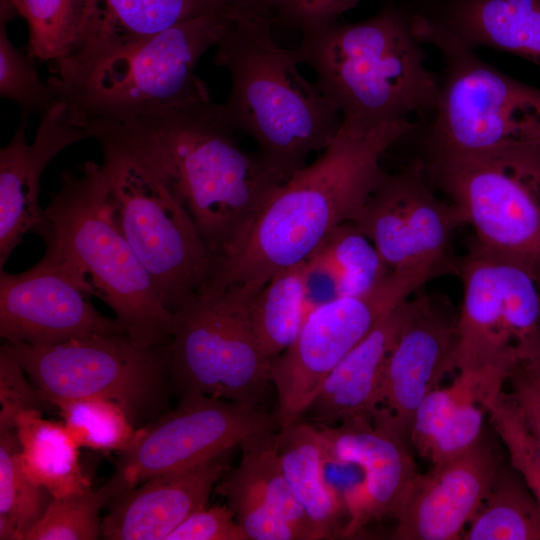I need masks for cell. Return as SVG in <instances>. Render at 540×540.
I'll return each mask as SVG.
<instances>
[{
  "label": "cell",
  "instance_id": "obj_1",
  "mask_svg": "<svg viewBox=\"0 0 540 540\" xmlns=\"http://www.w3.org/2000/svg\"><path fill=\"white\" fill-rule=\"evenodd\" d=\"M88 138L150 170L182 203L214 261L232 253L284 181L234 139L217 104L85 118Z\"/></svg>",
  "mask_w": 540,
  "mask_h": 540
},
{
  "label": "cell",
  "instance_id": "obj_32",
  "mask_svg": "<svg viewBox=\"0 0 540 540\" xmlns=\"http://www.w3.org/2000/svg\"><path fill=\"white\" fill-rule=\"evenodd\" d=\"M20 451L15 427H0L1 540H24L53 498L24 472Z\"/></svg>",
  "mask_w": 540,
  "mask_h": 540
},
{
  "label": "cell",
  "instance_id": "obj_2",
  "mask_svg": "<svg viewBox=\"0 0 540 540\" xmlns=\"http://www.w3.org/2000/svg\"><path fill=\"white\" fill-rule=\"evenodd\" d=\"M419 125L411 119L374 126L342 121L322 154L278 187L240 245L215 260L201 293L265 284L304 261L334 228L356 216L385 172L383 155Z\"/></svg>",
  "mask_w": 540,
  "mask_h": 540
},
{
  "label": "cell",
  "instance_id": "obj_13",
  "mask_svg": "<svg viewBox=\"0 0 540 540\" xmlns=\"http://www.w3.org/2000/svg\"><path fill=\"white\" fill-rule=\"evenodd\" d=\"M279 430L276 416L261 406L185 394L174 409L135 429L108 482L116 497L151 477L191 469Z\"/></svg>",
  "mask_w": 540,
  "mask_h": 540
},
{
  "label": "cell",
  "instance_id": "obj_16",
  "mask_svg": "<svg viewBox=\"0 0 540 540\" xmlns=\"http://www.w3.org/2000/svg\"><path fill=\"white\" fill-rule=\"evenodd\" d=\"M87 285L52 244L30 269L0 270V336L5 342L49 346L76 338L126 334L89 301Z\"/></svg>",
  "mask_w": 540,
  "mask_h": 540
},
{
  "label": "cell",
  "instance_id": "obj_22",
  "mask_svg": "<svg viewBox=\"0 0 540 540\" xmlns=\"http://www.w3.org/2000/svg\"><path fill=\"white\" fill-rule=\"evenodd\" d=\"M229 452L188 470L151 477L110 502L101 523L108 540H165L194 512L231 468Z\"/></svg>",
  "mask_w": 540,
  "mask_h": 540
},
{
  "label": "cell",
  "instance_id": "obj_15",
  "mask_svg": "<svg viewBox=\"0 0 540 540\" xmlns=\"http://www.w3.org/2000/svg\"><path fill=\"white\" fill-rule=\"evenodd\" d=\"M351 222L393 272L423 273L432 279L457 273L450 243L466 223L456 205L438 196L422 160L384 172Z\"/></svg>",
  "mask_w": 540,
  "mask_h": 540
},
{
  "label": "cell",
  "instance_id": "obj_45",
  "mask_svg": "<svg viewBox=\"0 0 540 540\" xmlns=\"http://www.w3.org/2000/svg\"><path fill=\"white\" fill-rule=\"evenodd\" d=\"M362 1L363 0H339V9L341 11L340 13L343 14L347 12L348 10L357 6Z\"/></svg>",
  "mask_w": 540,
  "mask_h": 540
},
{
  "label": "cell",
  "instance_id": "obj_37",
  "mask_svg": "<svg viewBox=\"0 0 540 540\" xmlns=\"http://www.w3.org/2000/svg\"><path fill=\"white\" fill-rule=\"evenodd\" d=\"M485 409L509 453L510 465L540 505V455L511 395L503 390Z\"/></svg>",
  "mask_w": 540,
  "mask_h": 540
},
{
  "label": "cell",
  "instance_id": "obj_26",
  "mask_svg": "<svg viewBox=\"0 0 540 540\" xmlns=\"http://www.w3.org/2000/svg\"><path fill=\"white\" fill-rule=\"evenodd\" d=\"M486 413L473 386L458 375L416 409L408 434L411 447L431 465L450 459L481 439Z\"/></svg>",
  "mask_w": 540,
  "mask_h": 540
},
{
  "label": "cell",
  "instance_id": "obj_24",
  "mask_svg": "<svg viewBox=\"0 0 540 540\" xmlns=\"http://www.w3.org/2000/svg\"><path fill=\"white\" fill-rule=\"evenodd\" d=\"M411 307L408 298L386 314L329 373L304 413L314 425L374 417L383 403L388 355Z\"/></svg>",
  "mask_w": 540,
  "mask_h": 540
},
{
  "label": "cell",
  "instance_id": "obj_9",
  "mask_svg": "<svg viewBox=\"0 0 540 540\" xmlns=\"http://www.w3.org/2000/svg\"><path fill=\"white\" fill-rule=\"evenodd\" d=\"M463 287L455 368L484 407L514 364L540 349V283L523 267L474 244L457 263Z\"/></svg>",
  "mask_w": 540,
  "mask_h": 540
},
{
  "label": "cell",
  "instance_id": "obj_5",
  "mask_svg": "<svg viewBox=\"0 0 540 540\" xmlns=\"http://www.w3.org/2000/svg\"><path fill=\"white\" fill-rule=\"evenodd\" d=\"M44 213L50 223L44 243L58 250L90 296L112 309L126 335L143 346L170 342L176 314L116 223L102 165L86 161L64 170Z\"/></svg>",
  "mask_w": 540,
  "mask_h": 540
},
{
  "label": "cell",
  "instance_id": "obj_6",
  "mask_svg": "<svg viewBox=\"0 0 540 540\" xmlns=\"http://www.w3.org/2000/svg\"><path fill=\"white\" fill-rule=\"evenodd\" d=\"M235 11L183 21L106 57L68 81L48 79L56 100L83 118L116 119L210 102L196 66L229 29Z\"/></svg>",
  "mask_w": 540,
  "mask_h": 540
},
{
  "label": "cell",
  "instance_id": "obj_38",
  "mask_svg": "<svg viewBox=\"0 0 540 540\" xmlns=\"http://www.w3.org/2000/svg\"><path fill=\"white\" fill-rule=\"evenodd\" d=\"M28 378L21 365L1 347L0 427H15V419L22 411H40L49 405Z\"/></svg>",
  "mask_w": 540,
  "mask_h": 540
},
{
  "label": "cell",
  "instance_id": "obj_44",
  "mask_svg": "<svg viewBox=\"0 0 540 540\" xmlns=\"http://www.w3.org/2000/svg\"><path fill=\"white\" fill-rule=\"evenodd\" d=\"M521 360L526 361L540 376V349L530 353Z\"/></svg>",
  "mask_w": 540,
  "mask_h": 540
},
{
  "label": "cell",
  "instance_id": "obj_23",
  "mask_svg": "<svg viewBox=\"0 0 540 540\" xmlns=\"http://www.w3.org/2000/svg\"><path fill=\"white\" fill-rule=\"evenodd\" d=\"M226 9L221 0H92L80 39L67 60L54 68L55 77L71 80L120 49Z\"/></svg>",
  "mask_w": 540,
  "mask_h": 540
},
{
  "label": "cell",
  "instance_id": "obj_8",
  "mask_svg": "<svg viewBox=\"0 0 540 540\" xmlns=\"http://www.w3.org/2000/svg\"><path fill=\"white\" fill-rule=\"evenodd\" d=\"M438 191L458 207L473 244L540 283V145L422 160Z\"/></svg>",
  "mask_w": 540,
  "mask_h": 540
},
{
  "label": "cell",
  "instance_id": "obj_7",
  "mask_svg": "<svg viewBox=\"0 0 540 540\" xmlns=\"http://www.w3.org/2000/svg\"><path fill=\"white\" fill-rule=\"evenodd\" d=\"M415 32L442 58L438 104L423 135L425 156L540 145V88L481 59L447 29L412 9Z\"/></svg>",
  "mask_w": 540,
  "mask_h": 540
},
{
  "label": "cell",
  "instance_id": "obj_28",
  "mask_svg": "<svg viewBox=\"0 0 540 540\" xmlns=\"http://www.w3.org/2000/svg\"><path fill=\"white\" fill-rule=\"evenodd\" d=\"M14 426L21 445L20 464L31 480L55 498L91 487L79 464L80 447L64 423L44 419L39 410H25Z\"/></svg>",
  "mask_w": 540,
  "mask_h": 540
},
{
  "label": "cell",
  "instance_id": "obj_42",
  "mask_svg": "<svg viewBox=\"0 0 540 540\" xmlns=\"http://www.w3.org/2000/svg\"><path fill=\"white\" fill-rule=\"evenodd\" d=\"M229 9L262 15H272L274 0H221Z\"/></svg>",
  "mask_w": 540,
  "mask_h": 540
},
{
  "label": "cell",
  "instance_id": "obj_27",
  "mask_svg": "<svg viewBox=\"0 0 540 540\" xmlns=\"http://www.w3.org/2000/svg\"><path fill=\"white\" fill-rule=\"evenodd\" d=\"M321 452L316 425L299 421L279 431L278 453L284 476L319 539H332L344 536L341 521L346 518L349 523V518L324 481Z\"/></svg>",
  "mask_w": 540,
  "mask_h": 540
},
{
  "label": "cell",
  "instance_id": "obj_20",
  "mask_svg": "<svg viewBox=\"0 0 540 540\" xmlns=\"http://www.w3.org/2000/svg\"><path fill=\"white\" fill-rule=\"evenodd\" d=\"M279 432L241 446L236 468L216 484L249 540L319 539L287 482L278 453Z\"/></svg>",
  "mask_w": 540,
  "mask_h": 540
},
{
  "label": "cell",
  "instance_id": "obj_19",
  "mask_svg": "<svg viewBox=\"0 0 540 540\" xmlns=\"http://www.w3.org/2000/svg\"><path fill=\"white\" fill-rule=\"evenodd\" d=\"M386 361L382 407L405 434L423 399L455 370L457 317L445 299L420 293Z\"/></svg>",
  "mask_w": 540,
  "mask_h": 540
},
{
  "label": "cell",
  "instance_id": "obj_34",
  "mask_svg": "<svg viewBox=\"0 0 540 540\" xmlns=\"http://www.w3.org/2000/svg\"><path fill=\"white\" fill-rule=\"evenodd\" d=\"M115 493L107 481L66 497H53L24 540H95L101 537L99 512Z\"/></svg>",
  "mask_w": 540,
  "mask_h": 540
},
{
  "label": "cell",
  "instance_id": "obj_36",
  "mask_svg": "<svg viewBox=\"0 0 540 540\" xmlns=\"http://www.w3.org/2000/svg\"><path fill=\"white\" fill-rule=\"evenodd\" d=\"M6 24L0 21V95L22 112L42 115L57 101L54 92L48 82L41 81L34 59L11 43Z\"/></svg>",
  "mask_w": 540,
  "mask_h": 540
},
{
  "label": "cell",
  "instance_id": "obj_29",
  "mask_svg": "<svg viewBox=\"0 0 540 540\" xmlns=\"http://www.w3.org/2000/svg\"><path fill=\"white\" fill-rule=\"evenodd\" d=\"M461 538L540 540V505L511 465L500 464L484 502Z\"/></svg>",
  "mask_w": 540,
  "mask_h": 540
},
{
  "label": "cell",
  "instance_id": "obj_12",
  "mask_svg": "<svg viewBox=\"0 0 540 540\" xmlns=\"http://www.w3.org/2000/svg\"><path fill=\"white\" fill-rule=\"evenodd\" d=\"M100 147L116 223L163 304L176 314L200 295L214 256L165 183L121 150Z\"/></svg>",
  "mask_w": 540,
  "mask_h": 540
},
{
  "label": "cell",
  "instance_id": "obj_30",
  "mask_svg": "<svg viewBox=\"0 0 540 540\" xmlns=\"http://www.w3.org/2000/svg\"><path fill=\"white\" fill-rule=\"evenodd\" d=\"M305 261L275 273L257 292L251 320L258 342L272 359L296 339L308 313Z\"/></svg>",
  "mask_w": 540,
  "mask_h": 540
},
{
  "label": "cell",
  "instance_id": "obj_3",
  "mask_svg": "<svg viewBox=\"0 0 540 540\" xmlns=\"http://www.w3.org/2000/svg\"><path fill=\"white\" fill-rule=\"evenodd\" d=\"M215 47V63L231 81L219 105L223 118L255 141L257 154L285 182L331 142L340 111L300 72L294 49L275 40L272 15L235 11Z\"/></svg>",
  "mask_w": 540,
  "mask_h": 540
},
{
  "label": "cell",
  "instance_id": "obj_18",
  "mask_svg": "<svg viewBox=\"0 0 540 540\" xmlns=\"http://www.w3.org/2000/svg\"><path fill=\"white\" fill-rule=\"evenodd\" d=\"M501 460L483 435L464 452L418 475L396 516L392 538L454 540L484 502Z\"/></svg>",
  "mask_w": 540,
  "mask_h": 540
},
{
  "label": "cell",
  "instance_id": "obj_25",
  "mask_svg": "<svg viewBox=\"0 0 540 540\" xmlns=\"http://www.w3.org/2000/svg\"><path fill=\"white\" fill-rule=\"evenodd\" d=\"M412 9L473 49L499 50L540 67V0H422Z\"/></svg>",
  "mask_w": 540,
  "mask_h": 540
},
{
  "label": "cell",
  "instance_id": "obj_40",
  "mask_svg": "<svg viewBox=\"0 0 540 540\" xmlns=\"http://www.w3.org/2000/svg\"><path fill=\"white\" fill-rule=\"evenodd\" d=\"M506 383L540 455V376L520 360L511 368Z\"/></svg>",
  "mask_w": 540,
  "mask_h": 540
},
{
  "label": "cell",
  "instance_id": "obj_11",
  "mask_svg": "<svg viewBox=\"0 0 540 540\" xmlns=\"http://www.w3.org/2000/svg\"><path fill=\"white\" fill-rule=\"evenodd\" d=\"M264 284L247 282L200 294L176 313L170 340V380L179 397L201 394L260 406L273 359L252 320L253 298Z\"/></svg>",
  "mask_w": 540,
  "mask_h": 540
},
{
  "label": "cell",
  "instance_id": "obj_21",
  "mask_svg": "<svg viewBox=\"0 0 540 540\" xmlns=\"http://www.w3.org/2000/svg\"><path fill=\"white\" fill-rule=\"evenodd\" d=\"M317 427L330 452L364 472L373 521L395 519L419 473L408 436L390 412L381 406L372 419L351 418Z\"/></svg>",
  "mask_w": 540,
  "mask_h": 540
},
{
  "label": "cell",
  "instance_id": "obj_41",
  "mask_svg": "<svg viewBox=\"0 0 540 540\" xmlns=\"http://www.w3.org/2000/svg\"><path fill=\"white\" fill-rule=\"evenodd\" d=\"M273 11L302 34L335 23L341 16L339 0H274Z\"/></svg>",
  "mask_w": 540,
  "mask_h": 540
},
{
  "label": "cell",
  "instance_id": "obj_35",
  "mask_svg": "<svg viewBox=\"0 0 540 540\" xmlns=\"http://www.w3.org/2000/svg\"><path fill=\"white\" fill-rule=\"evenodd\" d=\"M54 407L79 447L120 452L135 432L122 406L111 400L60 401Z\"/></svg>",
  "mask_w": 540,
  "mask_h": 540
},
{
  "label": "cell",
  "instance_id": "obj_31",
  "mask_svg": "<svg viewBox=\"0 0 540 540\" xmlns=\"http://www.w3.org/2000/svg\"><path fill=\"white\" fill-rule=\"evenodd\" d=\"M310 255L330 271L341 298L369 293L393 272L370 239L351 221L334 228Z\"/></svg>",
  "mask_w": 540,
  "mask_h": 540
},
{
  "label": "cell",
  "instance_id": "obj_17",
  "mask_svg": "<svg viewBox=\"0 0 540 540\" xmlns=\"http://www.w3.org/2000/svg\"><path fill=\"white\" fill-rule=\"evenodd\" d=\"M28 116L22 112L14 135L0 150V270L26 233L43 238L49 232L39 205L41 175L61 151L88 138L81 116L63 100L41 115L31 144L26 140Z\"/></svg>",
  "mask_w": 540,
  "mask_h": 540
},
{
  "label": "cell",
  "instance_id": "obj_43",
  "mask_svg": "<svg viewBox=\"0 0 540 540\" xmlns=\"http://www.w3.org/2000/svg\"><path fill=\"white\" fill-rule=\"evenodd\" d=\"M21 12V0H0V21L7 23Z\"/></svg>",
  "mask_w": 540,
  "mask_h": 540
},
{
  "label": "cell",
  "instance_id": "obj_33",
  "mask_svg": "<svg viewBox=\"0 0 540 540\" xmlns=\"http://www.w3.org/2000/svg\"><path fill=\"white\" fill-rule=\"evenodd\" d=\"M92 0H21L22 16L28 25L27 53L48 62L52 69L62 64L75 49Z\"/></svg>",
  "mask_w": 540,
  "mask_h": 540
},
{
  "label": "cell",
  "instance_id": "obj_39",
  "mask_svg": "<svg viewBox=\"0 0 540 540\" xmlns=\"http://www.w3.org/2000/svg\"><path fill=\"white\" fill-rule=\"evenodd\" d=\"M165 540H249L228 505L204 507L186 518Z\"/></svg>",
  "mask_w": 540,
  "mask_h": 540
},
{
  "label": "cell",
  "instance_id": "obj_14",
  "mask_svg": "<svg viewBox=\"0 0 540 540\" xmlns=\"http://www.w3.org/2000/svg\"><path fill=\"white\" fill-rule=\"evenodd\" d=\"M429 280L422 273L392 272L369 293L338 298L308 313L296 339L271 364L280 430L300 421L339 362L386 314Z\"/></svg>",
  "mask_w": 540,
  "mask_h": 540
},
{
  "label": "cell",
  "instance_id": "obj_4",
  "mask_svg": "<svg viewBox=\"0 0 540 540\" xmlns=\"http://www.w3.org/2000/svg\"><path fill=\"white\" fill-rule=\"evenodd\" d=\"M411 9L390 1L373 16L302 34L294 48L342 121L379 125L435 110L439 76L427 66Z\"/></svg>",
  "mask_w": 540,
  "mask_h": 540
},
{
  "label": "cell",
  "instance_id": "obj_10",
  "mask_svg": "<svg viewBox=\"0 0 540 540\" xmlns=\"http://www.w3.org/2000/svg\"><path fill=\"white\" fill-rule=\"evenodd\" d=\"M49 405L105 399L118 403L135 429L167 411L170 342L143 346L126 334L76 338L49 346L5 342Z\"/></svg>",
  "mask_w": 540,
  "mask_h": 540
}]
</instances>
